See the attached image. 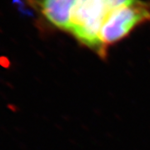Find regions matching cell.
<instances>
[{
	"label": "cell",
	"instance_id": "7a4b0ae2",
	"mask_svg": "<svg viewBox=\"0 0 150 150\" xmlns=\"http://www.w3.org/2000/svg\"><path fill=\"white\" fill-rule=\"evenodd\" d=\"M150 22V1L134 0L110 13L99 34L98 55L104 58L109 47L123 40L135 28Z\"/></svg>",
	"mask_w": 150,
	"mask_h": 150
},
{
	"label": "cell",
	"instance_id": "6da1fadb",
	"mask_svg": "<svg viewBox=\"0 0 150 150\" xmlns=\"http://www.w3.org/2000/svg\"><path fill=\"white\" fill-rule=\"evenodd\" d=\"M114 9L108 0H78L72 11L68 33L81 44L98 54L101 28Z\"/></svg>",
	"mask_w": 150,
	"mask_h": 150
},
{
	"label": "cell",
	"instance_id": "3957f363",
	"mask_svg": "<svg viewBox=\"0 0 150 150\" xmlns=\"http://www.w3.org/2000/svg\"><path fill=\"white\" fill-rule=\"evenodd\" d=\"M78 0H27L50 27L69 32L72 11Z\"/></svg>",
	"mask_w": 150,
	"mask_h": 150
}]
</instances>
